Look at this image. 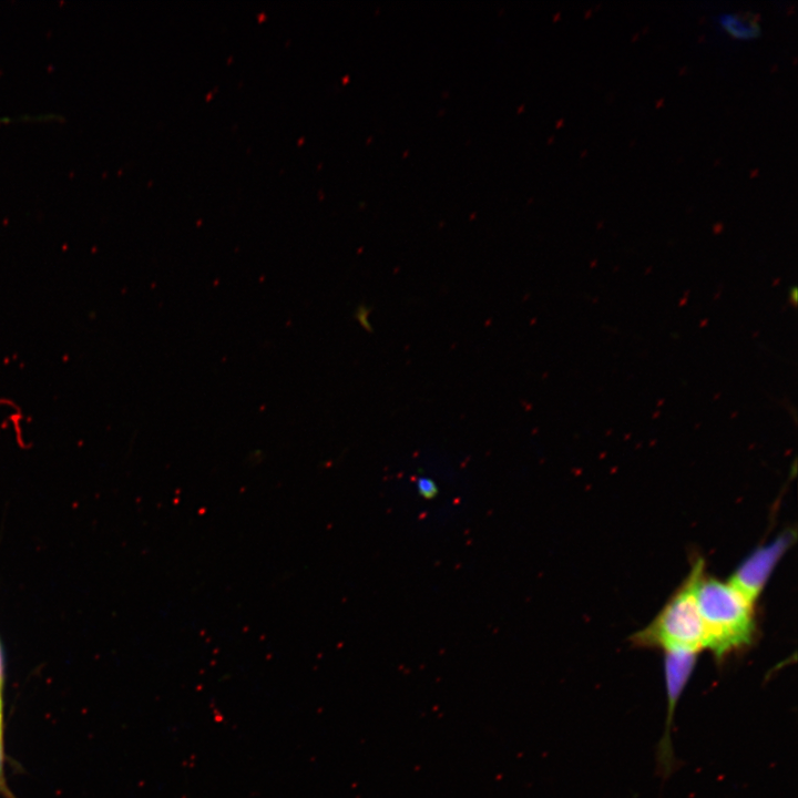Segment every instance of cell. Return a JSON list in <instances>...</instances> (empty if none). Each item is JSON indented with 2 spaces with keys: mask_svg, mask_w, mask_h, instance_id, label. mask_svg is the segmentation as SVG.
<instances>
[{
  "mask_svg": "<svg viewBox=\"0 0 798 798\" xmlns=\"http://www.w3.org/2000/svg\"><path fill=\"white\" fill-rule=\"evenodd\" d=\"M791 542L790 534L779 536L773 543L756 550L735 571L729 583L755 603L784 552Z\"/></svg>",
  "mask_w": 798,
  "mask_h": 798,
  "instance_id": "cell-3",
  "label": "cell"
},
{
  "mask_svg": "<svg viewBox=\"0 0 798 798\" xmlns=\"http://www.w3.org/2000/svg\"><path fill=\"white\" fill-rule=\"evenodd\" d=\"M696 655V653L687 651H665V679L668 697L667 730L675 704L695 666Z\"/></svg>",
  "mask_w": 798,
  "mask_h": 798,
  "instance_id": "cell-4",
  "label": "cell"
},
{
  "mask_svg": "<svg viewBox=\"0 0 798 798\" xmlns=\"http://www.w3.org/2000/svg\"><path fill=\"white\" fill-rule=\"evenodd\" d=\"M703 570V561L698 560L656 618L637 633L634 638L637 644L696 654L705 648L704 627L695 596L696 580Z\"/></svg>",
  "mask_w": 798,
  "mask_h": 798,
  "instance_id": "cell-2",
  "label": "cell"
},
{
  "mask_svg": "<svg viewBox=\"0 0 798 798\" xmlns=\"http://www.w3.org/2000/svg\"><path fill=\"white\" fill-rule=\"evenodd\" d=\"M1 767H2V745H1V719H0V775H1Z\"/></svg>",
  "mask_w": 798,
  "mask_h": 798,
  "instance_id": "cell-6",
  "label": "cell"
},
{
  "mask_svg": "<svg viewBox=\"0 0 798 798\" xmlns=\"http://www.w3.org/2000/svg\"><path fill=\"white\" fill-rule=\"evenodd\" d=\"M705 648L722 657L748 645L755 632L754 602L729 582L706 577L703 571L695 584Z\"/></svg>",
  "mask_w": 798,
  "mask_h": 798,
  "instance_id": "cell-1",
  "label": "cell"
},
{
  "mask_svg": "<svg viewBox=\"0 0 798 798\" xmlns=\"http://www.w3.org/2000/svg\"><path fill=\"white\" fill-rule=\"evenodd\" d=\"M717 23L725 32L739 40L754 39L760 34V25L756 19L741 13H720Z\"/></svg>",
  "mask_w": 798,
  "mask_h": 798,
  "instance_id": "cell-5",
  "label": "cell"
},
{
  "mask_svg": "<svg viewBox=\"0 0 798 798\" xmlns=\"http://www.w3.org/2000/svg\"><path fill=\"white\" fill-rule=\"evenodd\" d=\"M2 681V662H1V653H0V684Z\"/></svg>",
  "mask_w": 798,
  "mask_h": 798,
  "instance_id": "cell-7",
  "label": "cell"
}]
</instances>
